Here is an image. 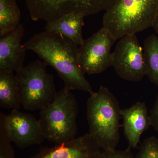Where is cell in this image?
Masks as SVG:
<instances>
[{
  "mask_svg": "<svg viewBox=\"0 0 158 158\" xmlns=\"http://www.w3.org/2000/svg\"><path fill=\"white\" fill-rule=\"evenodd\" d=\"M78 46L63 35L47 31L35 34L23 44L26 50L33 51L54 68L64 82V88L91 94L92 87L79 65Z\"/></svg>",
  "mask_w": 158,
  "mask_h": 158,
  "instance_id": "1",
  "label": "cell"
},
{
  "mask_svg": "<svg viewBox=\"0 0 158 158\" xmlns=\"http://www.w3.org/2000/svg\"><path fill=\"white\" fill-rule=\"evenodd\" d=\"M121 110L116 97L104 86H101L88 98L89 133L103 151H113L118 145Z\"/></svg>",
  "mask_w": 158,
  "mask_h": 158,
  "instance_id": "2",
  "label": "cell"
},
{
  "mask_svg": "<svg viewBox=\"0 0 158 158\" xmlns=\"http://www.w3.org/2000/svg\"><path fill=\"white\" fill-rule=\"evenodd\" d=\"M158 0H117L105 11L103 27L115 40L152 27Z\"/></svg>",
  "mask_w": 158,
  "mask_h": 158,
  "instance_id": "3",
  "label": "cell"
},
{
  "mask_svg": "<svg viewBox=\"0 0 158 158\" xmlns=\"http://www.w3.org/2000/svg\"><path fill=\"white\" fill-rule=\"evenodd\" d=\"M78 113L76 99L63 88L50 103L40 110L39 120L45 139L59 144L76 138Z\"/></svg>",
  "mask_w": 158,
  "mask_h": 158,
  "instance_id": "4",
  "label": "cell"
},
{
  "mask_svg": "<svg viewBox=\"0 0 158 158\" xmlns=\"http://www.w3.org/2000/svg\"><path fill=\"white\" fill-rule=\"evenodd\" d=\"M47 65L37 60L16 72L21 104L29 111L41 110L56 94L53 76L47 72Z\"/></svg>",
  "mask_w": 158,
  "mask_h": 158,
  "instance_id": "5",
  "label": "cell"
},
{
  "mask_svg": "<svg viewBox=\"0 0 158 158\" xmlns=\"http://www.w3.org/2000/svg\"><path fill=\"white\" fill-rule=\"evenodd\" d=\"M117 0H26L32 20L53 21L65 15L79 13L85 16L106 11Z\"/></svg>",
  "mask_w": 158,
  "mask_h": 158,
  "instance_id": "6",
  "label": "cell"
},
{
  "mask_svg": "<svg viewBox=\"0 0 158 158\" xmlns=\"http://www.w3.org/2000/svg\"><path fill=\"white\" fill-rule=\"evenodd\" d=\"M112 63L118 76L126 81H140L147 75L144 50L136 34L120 38L112 53Z\"/></svg>",
  "mask_w": 158,
  "mask_h": 158,
  "instance_id": "7",
  "label": "cell"
},
{
  "mask_svg": "<svg viewBox=\"0 0 158 158\" xmlns=\"http://www.w3.org/2000/svg\"><path fill=\"white\" fill-rule=\"evenodd\" d=\"M115 40L106 30L102 27L78 48V62L84 74L102 73L112 66L111 48Z\"/></svg>",
  "mask_w": 158,
  "mask_h": 158,
  "instance_id": "8",
  "label": "cell"
},
{
  "mask_svg": "<svg viewBox=\"0 0 158 158\" xmlns=\"http://www.w3.org/2000/svg\"><path fill=\"white\" fill-rule=\"evenodd\" d=\"M7 137L22 149L42 143L45 138L39 120L29 113L12 110L9 115L0 113Z\"/></svg>",
  "mask_w": 158,
  "mask_h": 158,
  "instance_id": "9",
  "label": "cell"
},
{
  "mask_svg": "<svg viewBox=\"0 0 158 158\" xmlns=\"http://www.w3.org/2000/svg\"><path fill=\"white\" fill-rule=\"evenodd\" d=\"M103 151L89 133L53 147L43 148L30 158H102Z\"/></svg>",
  "mask_w": 158,
  "mask_h": 158,
  "instance_id": "10",
  "label": "cell"
},
{
  "mask_svg": "<svg viewBox=\"0 0 158 158\" xmlns=\"http://www.w3.org/2000/svg\"><path fill=\"white\" fill-rule=\"evenodd\" d=\"M25 28L19 24L0 38V72H17L23 67L27 51L21 44Z\"/></svg>",
  "mask_w": 158,
  "mask_h": 158,
  "instance_id": "11",
  "label": "cell"
},
{
  "mask_svg": "<svg viewBox=\"0 0 158 158\" xmlns=\"http://www.w3.org/2000/svg\"><path fill=\"white\" fill-rule=\"evenodd\" d=\"M121 116L123 118L125 136L129 147L136 148L141 135L151 126L145 103L138 102L129 108L121 110Z\"/></svg>",
  "mask_w": 158,
  "mask_h": 158,
  "instance_id": "12",
  "label": "cell"
},
{
  "mask_svg": "<svg viewBox=\"0 0 158 158\" xmlns=\"http://www.w3.org/2000/svg\"><path fill=\"white\" fill-rule=\"evenodd\" d=\"M85 17L79 13H69L48 22L44 30L63 35L80 46L85 41L82 35Z\"/></svg>",
  "mask_w": 158,
  "mask_h": 158,
  "instance_id": "13",
  "label": "cell"
},
{
  "mask_svg": "<svg viewBox=\"0 0 158 158\" xmlns=\"http://www.w3.org/2000/svg\"><path fill=\"white\" fill-rule=\"evenodd\" d=\"M19 83L13 72H0V106L11 110L21 107Z\"/></svg>",
  "mask_w": 158,
  "mask_h": 158,
  "instance_id": "14",
  "label": "cell"
},
{
  "mask_svg": "<svg viewBox=\"0 0 158 158\" xmlns=\"http://www.w3.org/2000/svg\"><path fill=\"white\" fill-rule=\"evenodd\" d=\"M20 15L16 0H0V37L17 27Z\"/></svg>",
  "mask_w": 158,
  "mask_h": 158,
  "instance_id": "15",
  "label": "cell"
},
{
  "mask_svg": "<svg viewBox=\"0 0 158 158\" xmlns=\"http://www.w3.org/2000/svg\"><path fill=\"white\" fill-rule=\"evenodd\" d=\"M143 50L147 67L146 75L158 87V37L153 34L147 37Z\"/></svg>",
  "mask_w": 158,
  "mask_h": 158,
  "instance_id": "16",
  "label": "cell"
},
{
  "mask_svg": "<svg viewBox=\"0 0 158 158\" xmlns=\"http://www.w3.org/2000/svg\"><path fill=\"white\" fill-rule=\"evenodd\" d=\"M136 158H158V138L151 137L145 139Z\"/></svg>",
  "mask_w": 158,
  "mask_h": 158,
  "instance_id": "17",
  "label": "cell"
},
{
  "mask_svg": "<svg viewBox=\"0 0 158 158\" xmlns=\"http://www.w3.org/2000/svg\"><path fill=\"white\" fill-rule=\"evenodd\" d=\"M11 142L7 137L2 123L0 121V158H16Z\"/></svg>",
  "mask_w": 158,
  "mask_h": 158,
  "instance_id": "18",
  "label": "cell"
},
{
  "mask_svg": "<svg viewBox=\"0 0 158 158\" xmlns=\"http://www.w3.org/2000/svg\"><path fill=\"white\" fill-rule=\"evenodd\" d=\"M129 147L124 150H115L112 152L103 151L102 158H136L134 156Z\"/></svg>",
  "mask_w": 158,
  "mask_h": 158,
  "instance_id": "19",
  "label": "cell"
},
{
  "mask_svg": "<svg viewBox=\"0 0 158 158\" xmlns=\"http://www.w3.org/2000/svg\"><path fill=\"white\" fill-rule=\"evenodd\" d=\"M150 118L151 126L154 129L158 135V94L155 103L151 112Z\"/></svg>",
  "mask_w": 158,
  "mask_h": 158,
  "instance_id": "20",
  "label": "cell"
},
{
  "mask_svg": "<svg viewBox=\"0 0 158 158\" xmlns=\"http://www.w3.org/2000/svg\"><path fill=\"white\" fill-rule=\"evenodd\" d=\"M152 27L155 31L156 33L158 34V9L153 23Z\"/></svg>",
  "mask_w": 158,
  "mask_h": 158,
  "instance_id": "21",
  "label": "cell"
}]
</instances>
